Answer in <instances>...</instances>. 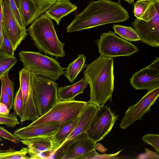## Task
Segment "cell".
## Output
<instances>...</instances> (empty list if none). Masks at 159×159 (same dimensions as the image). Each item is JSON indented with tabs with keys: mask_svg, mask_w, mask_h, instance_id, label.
<instances>
[{
	"mask_svg": "<svg viewBox=\"0 0 159 159\" xmlns=\"http://www.w3.org/2000/svg\"><path fill=\"white\" fill-rule=\"evenodd\" d=\"M130 17L119 2L111 0H93L74 19L66 28L71 33L105 24L122 23Z\"/></svg>",
	"mask_w": 159,
	"mask_h": 159,
	"instance_id": "obj_1",
	"label": "cell"
},
{
	"mask_svg": "<svg viewBox=\"0 0 159 159\" xmlns=\"http://www.w3.org/2000/svg\"><path fill=\"white\" fill-rule=\"evenodd\" d=\"M86 67L84 75L90 86L89 102L102 107L108 100L112 101L114 88L113 58L100 55Z\"/></svg>",
	"mask_w": 159,
	"mask_h": 159,
	"instance_id": "obj_2",
	"label": "cell"
},
{
	"mask_svg": "<svg viewBox=\"0 0 159 159\" xmlns=\"http://www.w3.org/2000/svg\"><path fill=\"white\" fill-rule=\"evenodd\" d=\"M27 30L39 52L56 59L65 56V43L58 37L52 19L44 14L33 21Z\"/></svg>",
	"mask_w": 159,
	"mask_h": 159,
	"instance_id": "obj_3",
	"label": "cell"
},
{
	"mask_svg": "<svg viewBox=\"0 0 159 159\" xmlns=\"http://www.w3.org/2000/svg\"><path fill=\"white\" fill-rule=\"evenodd\" d=\"M19 55L24 67L36 75L56 81L63 74L65 68L52 57L33 51H20Z\"/></svg>",
	"mask_w": 159,
	"mask_h": 159,
	"instance_id": "obj_4",
	"label": "cell"
},
{
	"mask_svg": "<svg viewBox=\"0 0 159 159\" xmlns=\"http://www.w3.org/2000/svg\"><path fill=\"white\" fill-rule=\"evenodd\" d=\"M33 86L34 100L40 117L59 102L58 85L53 80L33 73Z\"/></svg>",
	"mask_w": 159,
	"mask_h": 159,
	"instance_id": "obj_5",
	"label": "cell"
},
{
	"mask_svg": "<svg viewBox=\"0 0 159 159\" xmlns=\"http://www.w3.org/2000/svg\"><path fill=\"white\" fill-rule=\"evenodd\" d=\"M95 42L100 55L107 57L129 56L139 50L138 47L110 30L102 33Z\"/></svg>",
	"mask_w": 159,
	"mask_h": 159,
	"instance_id": "obj_6",
	"label": "cell"
},
{
	"mask_svg": "<svg viewBox=\"0 0 159 159\" xmlns=\"http://www.w3.org/2000/svg\"><path fill=\"white\" fill-rule=\"evenodd\" d=\"M87 102L76 101H59L46 113L30 124L34 125L47 122L57 121L62 125L78 116Z\"/></svg>",
	"mask_w": 159,
	"mask_h": 159,
	"instance_id": "obj_7",
	"label": "cell"
},
{
	"mask_svg": "<svg viewBox=\"0 0 159 159\" xmlns=\"http://www.w3.org/2000/svg\"><path fill=\"white\" fill-rule=\"evenodd\" d=\"M20 88L23 101L22 115L20 118L22 124L28 120L34 121L39 117L33 96V73L24 67L19 72Z\"/></svg>",
	"mask_w": 159,
	"mask_h": 159,
	"instance_id": "obj_8",
	"label": "cell"
},
{
	"mask_svg": "<svg viewBox=\"0 0 159 159\" xmlns=\"http://www.w3.org/2000/svg\"><path fill=\"white\" fill-rule=\"evenodd\" d=\"M118 118L110 107L99 108L93 118L87 133L96 143L102 140L112 129Z\"/></svg>",
	"mask_w": 159,
	"mask_h": 159,
	"instance_id": "obj_9",
	"label": "cell"
},
{
	"mask_svg": "<svg viewBox=\"0 0 159 159\" xmlns=\"http://www.w3.org/2000/svg\"><path fill=\"white\" fill-rule=\"evenodd\" d=\"M159 95V87L148 92L135 104L129 106L125 111L122 119L120 127L125 129L127 128L134 122L140 120L143 116L151 110Z\"/></svg>",
	"mask_w": 159,
	"mask_h": 159,
	"instance_id": "obj_10",
	"label": "cell"
},
{
	"mask_svg": "<svg viewBox=\"0 0 159 159\" xmlns=\"http://www.w3.org/2000/svg\"><path fill=\"white\" fill-rule=\"evenodd\" d=\"M3 14L2 29L5 30L16 51L22 41L28 35L27 29L18 22L9 5L8 0H2Z\"/></svg>",
	"mask_w": 159,
	"mask_h": 159,
	"instance_id": "obj_11",
	"label": "cell"
},
{
	"mask_svg": "<svg viewBox=\"0 0 159 159\" xmlns=\"http://www.w3.org/2000/svg\"><path fill=\"white\" fill-rule=\"evenodd\" d=\"M131 86L137 90L149 91L159 87V58L134 74L130 78Z\"/></svg>",
	"mask_w": 159,
	"mask_h": 159,
	"instance_id": "obj_12",
	"label": "cell"
},
{
	"mask_svg": "<svg viewBox=\"0 0 159 159\" xmlns=\"http://www.w3.org/2000/svg\"><path fill=\"white\" fill-rule=\"evenodd\" d=\"M131 24L141 41L152 47H159V11L149 21L136 18Z\"/></svg>",
	"mask_w": 159,
	"mask_h": 159,
	"instance_id": "obj_13",
	"label": "cell"
},
{
	"mask_svg": "<svg viewBox=\"0 0 159 159\" xmlns=\"http://www.w3.org/2000/svg\"><path fill=\"white\" fill-rule=\"evenodd\" d=\"M70 140L71 142L67 141L63 143L67 145L63 147L65 153L62 159H78L95 149L96 143L88 136L87 132L82 133Z\"/></svg>",
	"mask_w": 159,
	"mask_h": 159,
	"instance_id": "obj_14",
	"label": "cell"
},
{
	"mask_svg": "<svg viewBox=\"0 0 159 159\" xmlns=\"http://www.w3.org/2000/svg\"><path fill=\"white\" fill-rule=\"evenodd\" d=\"M61 126L57 121L47 122L35 125L20 128L14 131L13 134L20 140L40 137H51Z\"/></svg>",
	"mask_w": 159,
	"mask_h": 159,
	"instance_id": "obj_15",
	"label": "cell"
},
{
	"mask_svg": "<svg viewBox=\"0 0 159 159\" xmlns=\"http://www.w3.org/2000/svg\"><path fill=\"white\" fill-rule=\"evenodd\" d=\"M99 108L89 101L87 102L79 116L77 124L65 141L73 139L82 133L87 132L93 118Z\"/></svg>",
	"mask_w": 159,
	"mask_h": 159,
	"instance_id": "obj_16",
	"label": "cell"
},
{
	"mask_svg": "<svg viewBox=\"0 0 159 159\" xmlns=\"http://www.w3.org/2000/svg\"><path fill=\"white\" fill-rule=\"evenodd\" d=\"M24 25L31 24L42 14L41 8L37 0H15Z\"/></svg>",
	"mask_w": 159,
	"mask_h": 159,
	"instance_id": "obj_17",
	"label": "cell"
},
{
	"mask_svg": "<svg viewBox=\"0 0 159 159\" xmlns=\"http://www.w3.org/2000/svg\"><path fill=\"white\" fill-rule=\"evenodd\" d=\"M159 11V0H138L134 3L133 13L137 18L149 21Z\"/></svg>",
	"mask_w": 159,
	"mask_h": 159,
	"instance_id": "obj_18",
	"label": "cell"
},
{
	"mask_svg": "<svg viewBox=\"0 0 159 159\" xmlns=\"http://www.w3.org/2000/svg\"><path fill=\"white\" fill-rule=\"evenodd\" d=\"M77 7L69 0H57L44 12L46 16L59 25L61 19L75 11Z\"/></svg>",
	"mask_w": 159,
	"mask_h": 159,
	"instance_id": "obj_19",
	"label": "cell"
},
{
	"mask_svg": "<svg viewBox=\"0 0 159 159\" xmlns=\"http://www.w3.org/2000/svg\"><path fill=\"white\" fill-rule=\"evenodd\" d=\"M88 84L87 81L84 77L73 84L58 88L57 96L59 101L75 100V97L79 94L83 93Z\"/></svg>",
	"mask_w": 159,
	"mask_h": 159,
	"instance_id": "obj_20",
	"label": "cell"
},
{
	"mask_svg": "<svg viewBox=\"0 0 159 159\" xmlns=\"http://www.w3.org/2000/svg\"><path fill=\"white\" fill-rule=\"evenodd\" d=\"M79 116L61 126L57 131L51 137L52 148L54 152L65 141L72 132L77 124Z\"/></svg>",
	"mask_w": 159,
	"mask_h": 159,
	"instance_id": "obj_21",
	"label": "cell"
},
{
	"mask_svg": "<svg viewBox=\"0 0 159 159\" xmlns=\"http://www.w3.org/2000/svg\"><path fill=\"white\" fill-rule=\"evenodd\" d=\"M86 61L85 56L81 54L78 55V57L65 68L63 74L70 82H73L83 69L86 67Z\"/></svg>",
	"mask_w": 159,
	"mask_h": 159,
	"instance_id": "obj_22",
	"label": "cell"
},
{
	"mask_svg": "<svg viewBox=\"0 0 159 159\" xmlns=\"http://www.w3.org/2000/svg\"><path fill=\"white\" fill-rule=\"evenodd\" d=\"M22 143L28 148L41 152L53 151L51 137H40L21 140Z\"/></svg>",
	"mask_w": 159,
	"mask_h": 159,
	"instance_id": "obj_23",
	"label": "cell"
},
{
	"mask_svg": "<svg viewBox=\"0 0 159 159\" xmlns=\"http://www.w3.org/2000/svg\"><path fill=\"white\" fill-rule=\"evenodd\" d=\"M112 27L116 34L127 41L136 42L140 40L136 31L131 27L118 24L113 25Z\"/></svg>",
	"mask_w": 159,
	"mask_h": 159,
	"instance_id": "obj_24",
	"label": "cell"
},
{
	"mask_svg": "<svg viewBox=\"0 0 159 159\" xmlns=\"http://www.w3.org/2000/svg\"><path fill=\"white\" fill-rule=\"evenodd\" d=\"M17 62L16 57L7 54L0 49V80L8 75L9 71Z\"/></svg>",
	"mask_w": 159,
	"mask_h": 159,
	"instance_id": "obj_25",
	"label": "cell"
},
{
	"mask_svg": "<svg viewBox=\"0 0 159 159\" xmlns=\"http://www.w3.org/2000/svg\"><path fill=\"white\" fill-rule=\"evenodd\" d=\"M28 148H22L20 150L17 151L13 148L0 150V159H30L27 156Z\"/></svg>",
	"mask_w": 159,
	"mask_h": 159,
	"instance_id": "obj_26",
	"label": "cell"
},
{
	"mask_svg": "<svg viewBox=\"0 0 159 159\" xmlns=\"http://www.w3.org/2000/svg\"><path fill=\"white\" fill-rule=\"evenodd\" d=\"M17 115L14 111L7 115L0 114V125H4L9 128H14L19 124Z\"/></svg>",
	"mask_w": 159,
	"mask_h": 159,
	"instance_id": "obj_27",
	"label": "cell"
},
{
	"mask_svg": "<svg viewBox=\"0 0 159 159\" xmlns=\"http://www.w3.org/2000/svg\"><path fill=\"white\" fill-rule=\"evenodd\" d=\"M23 101L20 89L19 87L16 93L13 100V107L14 111L17 116L20 118L21 117L22 112Z\"/></svg>",
	"mask_w": 159,
	"mask_h": 159,
	"instance_id": "obj_28",
	"label": "cell"
},
{
	"mask_svg": "<svg viewBox=\"0 0 159 159\" xmlns=\"http://www.w3.org/2000/svg\"><path fill=\"white\" fill-rule=\"evenodd\" d=\"M2 30L3 38L1 49L7 54L14 56L15 51L11 42L5 30Z\"/></svg>",
	"mask_w": 159,
	"mask_h": 159,
	"instance_id": "obj_29",
	"label": "cell"
},
{
	"mask_svg": "<svg viewBox=\"0 0 159 159\" xmlns=\"http://www.w3.org/2000/svg\"><path fill=\"white\" fill-rule=\"evenodd\" d=\"M28 154L30 159H49L54 152L53 151L41 152L28 148Z\"/></svg>",
	"mask_w": 159,
	"mask_h": 159,
	"instance_id": "obj_30",
	"label": "cell"
},
{
	"mask_svg": "<svg viewBox=\"0 0 159 159\" xmlns=\"http://www.w3.org/2000/svg\"><path fill=\"white\" fill-rule=\"evenodd\" d=\"M142 140L152 147L158 152H159V135L158 134H148L144 135Z\"/></svg>",
	"mask_w": 159,
	"mask_h": 159,
	"instance_id": "obj_31",
	"label": "cell"
},
{
	"mask_svg": "<svg viewBox=\"0 0 159 159\" xmlns=\"http://www.w3.org/2000/svg\"><path fill=\"white\" fill-rule=\"evenodd\" d=\"M1 82V91L0 95V102L6 104L10 110L13 107L11 105L9 96L6 91L4 77L0 80Z\"/></svg>",
	"mask_w": 159,
	"mask_h": 159,
	"instance_id": "obj_32",
	"label": "cell"
},
{
	"mask_svg": "<svg viewBox=\"0 0 159 159\" xmlns=\"http://www.w3.org/2000/svg\"><path fill=\"white\" fill-rule=\"evenodd\" d=\"M4 80L6 91L9 96L11 104L13 107L14 96V83L9 79L8 75L4 76Z\"/></svg>",
	"mask_w": 159,
	"mask_h": 159,
	"instance_id": "obj_33",
	"label": "cell"
},
{
	"mask_svg": "<svg viewBox=\"0 0 159 159\" xmlns=\"http://www.w3.org/2000/svg\"><path fill=\"white\" fill-rule=\"evenodd\" d=\"M0 137L16 144H18L21 142V140L13 134L8 131L4 127L1 126H0Z\"/></svg>",
	"mask_w": 159,
	"mask_h": 159,
	"instance_id": "obj_34",
	"label": "cell"
},
{
	"mask_svg": "<svg viewBox=\"0 0 159 159\" xmlns=\"http://www.w3.org/2000/svg\"><path fill=\"white\" fill-rule=\"evenodd\" d=\"M11 9L16 20L20 25L24 27L18 7L15 0H8Z\"/></svg>",
	"mask_w": 159,
	"mask_h": 159,
	"instance_id": "obj_35",
	"label": "cell"
},
{
	"mask_svg": "<svg viewBox=\"0 0 159 159\" xmlns=\"http://www.w3.org/2000/svg\"><path fill=\"white\" fill-rule=\"evenodd\" d=\"M41 8V12H44L57 0H37Z\"/></svg>",
	"mask_w": 159,
	"mask_h": 159,
	"instance_id": "obj_36",
	"label": "cell"
},
{
	"mask_svg": "<svg viewBox=\"0 0 159 159\" xmlns=\"http://www.w3.org/2000/svg\"><path fill=\"white\" fill-rule=\"evenodd\" d=\"M10 110L8 108L7 105L4 103L0 102V114L2 115H7L9 114Z\"/></svg>",
	"mask_w": 159,
	"mask_h": 159,
	"instance_id": "obj_37",
	"label": "cell"
},
{
	"mask_svg": "<svg viewBox=\"0 0 159 159\" xmlns=\"http://www.w3.org/2000/svg\"><path fill=\"white\" fill-rule=\"evenodd\" d=\"M3 6L2 0H0V26L2 27Z\"/></svg>",
	"mask_w": 159,
	"mask_h": 159,
	"instance_id": "obj_38",
	"label": "cell"
},
{
	"mask_svg": "<svg viewBox=\"0 0 159 159\" xmlns=\"http://www.w3.org/2000/svg\"><path fill=\"white\" fill-rule=\"evenodd\" d=\"M3 34L2 27L0 26V49H1L3 41Z\"/></svg>",
	"mask_w": 159,
	"mask_h": 159,
	"instance_id": "obj_39",
	"label": "cell"
},
{
	"mask_svg": "<svg viewBox=\"0 0 159 159\" xmlns=\"http://www.w3.org/2000/svg\"><path fill=\"white\" fill-rule=\"evenodd\" d=\"M120 0L125 1L131 5L134 4L135 0H119V1Z\"/></svg>",
	"mask_w": 159,
	"mask_h": 159,
	"instance_id": "obj_40",
	"label": "cell"
},
{
	"mask_svg": "<svg viewBox=\"0 0 159 159\" xmlns=\"http://www.w3.org/2000/svg\"><path fill=\"white\" fill-rule=\"evenodd\" d=\"M2 139L1 137H0V142L2 141Z\"/></svg>",
	"mask_w": 159,
	"mask_h": 159,
	"instance_id": "obj_41",
	"label": "cell"
},
{
	"mask_svg": "<svg viewBox=\"0 0 159 159\" xmlns=\"http://www.w3.org/2000/svg\"></svg>",
	"mask_w": 159,
	"mask_h": 159,
	"instance_id": "obj_42",
	"label": "cell"
}]
</instances>
